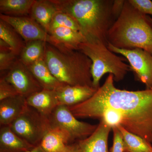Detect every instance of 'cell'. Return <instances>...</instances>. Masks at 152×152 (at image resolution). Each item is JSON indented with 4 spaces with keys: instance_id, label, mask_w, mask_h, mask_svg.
<instances>
[{
    "instance_id": "6da1fadb",
    "label": "cell",
    "mask_w": 152,
    "mask_h": 152,
    "mask_svg": "<svg viewBox=\"0 0 152 152\" xmlns=\"http://www.w3.org/2000/svg\"><path fill=\"white\" fill-rule=\"evenodd\" d=\"M110 74L92 97L69 107L77 118H92L106 108L116 111L123 118L121 126L152 144V89L129 91L117 88Z\"/></svg>"
},
{
    "instance_id": "7a4b0ae2",
    "label": "cell",
    "mask_w": 152,
    "mask_h": 152,
    "mask_svg": "<svg viewBox=\"0 0 152 152\" xmlns=\"http://www.w3.org/2000/svg\"><path fill=\"white\" fill-rule=\"evenodd\" d=\"M57 10L75 19L86 42L108 45L107 34L117 18L114 0H52Z\"/></svg>"
},
{
    "instance_id": "3957f363",
    "label": "cell",
    "mask_w": 152,
    "mask_h": 152,
    "mask_svg": "<svg viewBox=\"0 0 152 152\" xmlns=\"http://www.w3.org/2000/svg\"><path fill=\"white\" fill-rule=\"evenodd\" d=\"M107 40L118 48L141 49L152 54V24L147 15L125 0L121 12L109 30Z\"/></svg>"
},
{
    "instance_id": "277c9868",
    "label": "cell",
    "mask_w": 152,
    "mask_h": 152,
    "mask_svg": "<svg viewBox=\"0 0 152 152\" xmlns=\"http://www.w3.org/2000/svg\"><path fill=\"white\" fill-rule=\"evenodd\" d=\"M44 60L52 73L62 83L93 87L91 61L80 51L62 53L47 43Z\"/></svg>"
},
{
    "instance_id": "5b68a950",
    "label": "cell",
    "mask_w": 152,
    "mask_h": 152,
    "mask_svg": "<svg viewBox=\"0 0 152 152\" xmlns=\"http://www.w3.org/2000/svg\"><path fill=\"white\" fill-rule=\"evenodd\" d=\"M79 50L88 57L92 62L91 73L93 86L98 89L100 82L106 74L113 76L114 81L119 82L130 71L125 58L115 54L104 44L86 42L80 44Z\"/></svg>"
},
{
    "instance_id": "8992f818",
    "label": "cell",
    "mask_w": 152,
    "mask_h": 152,
    "mask_svg": "<svg viewBox=\"0 0 152 152\" xmlns=\"http://www.w3.org/2000/svg\"><path fill=\"white\" fill-rule=\"evenodd\" d=\"M9 126L18 135L35 147L39 145L51 128L48 117L28 105Z\"/></svg>"
},
{
    "instance_id": "52a82bcc",
    "label": "cell",
    "mask_w": 152,
    "mask_h": 152,
    "mask_svg": "<svg viewBox=\"0 0 152 152\" xmlns=\"http://www.w3.org/2000/svg\"><path fill=\"white\" fill-rule=\"evenodd\" d=\"M48 118L51 128H60L66 131L73 142L89 137L98 126V125L80 121L65 106H58Z\"/></svg>"
},
{
    "instance_id": "ba28073f",
    "label": "cell",
    "mask_w": 152,
    "mask_h": 152,
    "mask_svg": "<svg viewBox=\"0 0 152 152\" xmlns=\"http://www.w3.org/2000/svg\"><path fill=\"white\" fill-rule=\"evenodd\" d=\"M108 48L115 53L121 55L129 64L130 71L137 80L144 84L146 89H152V54L141 49L124 50L108 43Z\"/></svg>"
},
{
    "instance_id": "9c48e42d",
    "label": "cell",
    "mask_w": 152,
    "mask_h": 152,
    "mask_svg": "<svg viewBox=\"0 0 152 152\" xmlns=\"http://www.w3.org/2000/svg\"><path fill=\"white\" fill-rule=\"evenodd\" d=\"M2 77L13 86L19 95L26 98L43 89L28 67L19 58Z\"/></svg>"
},
{
    "instance_id": "30bf717a",
    "label": "cell",
    "mask_w": 152,
    "mask_h": 152,
    "mask_svg": "<svg viewBox=\"0 0 152 152\" xmlns=\"http://www.w3.org/2000/svg\"><path fill=\"white\" fill-rule=\"evenodd\" d=\"M0 19L10 25L26 43L34 40L47 42L48 34L31 16L14 17L0 14Z\"/></svg>"
},
{
    "instance_id": "8fae6325",
    "label": "cell",
    "mask_w": 152,
    "mask_h": 152,
    "mask_svg": "<svg viewBox=\"0 0 152 152\" xmlns=\"http://www.w3.org/2000/svg\"><path fill=\"white\" fill-rule=\"evenodd\" d=\"M48 34L47 43L62 53L79 50L80 44L86 42L80 32L69 28H57Z\"/></svg>"
},
{
    "instance_id": "7c38bea8",
    "label": "cell",
    "mask_w": 152,
    "mask_h": 152,
    "mask_svg": "<svg viewBox=\"0 0 152 152\" xmlns=\"http://www.w3.org/2000/svg\"><path fill=\"white\" fill-rule=\"evenodd\" d=\"M97 90L90 86L64 84L56 90V92L59 105L70 107L88 100L95 94Z\"/></svg>"
},
{
    "instance_id": "4fadbf2b",
    "label": "cell",
    "mask_w": 152,
    "mask_h": 152,
    "mask_svg": "<svg viewBox=\"0 0 152 152\" xmlns=\"http://www.w3.org/2000/svg\"><path fill=\"white\" fill-rule=\"evenodd\" d=\"M112 128L100 121L94 133L86 138L78 141L80 152H110L108 141Z\"/></svg>"
},
{
    "instance_id": "5bb4252c",
    "label": "cell",
    "mask_w": 152,
    "mask_h": 152,
    "mask_svg": "<svg viewBox=\"0 0 152 152\" xmlns=\"http://www.w3.org/2000/svg\"><path fill=\"white\" fill-rule=\"evenodd\" d=\"M26 100L28 106L48 118L59 105L54 91L42 89L30 95Z\"/></svg>"
},
{
    "instance_id": "9a60e30c",
    "label": "cell",
    "mask_w": 152,
    "mask_h": 152,
    "mask_svg": "<svg viewBox=\"0 0 152 152\" xmlns=\"http://www.w3.org/2000/svg\"><path fill=\"white\" fill-rule=\"evenodd\" d=\"M26 98L18 95L0 101L1 126H10L27 106Z\"/></svg>"
},
{
    "instance_id": "2e32d148",
    "label": "cell",
    "mask_w": 152,
    "mask_h": 152,
    "mask_svg": "<svg viewBox=\"0 0 152 152\" xmlns=\"http://www.w3.org/2000/svg\"><path fill=\"white\" fill-rule=\"evenodd\" d=\"M35 146L15 134L10 126L0 129V152H26Z\"/></svg>"
},
{
    "instance_id": "e0dca14e",
    "label": "cell",
    "mask_w": 152,
    "mask_h": 152,
    "mask_svg": "<svg viewBox=\"0 0 152 152\" xmlns=\"http://www.w3.org/2000/svg\"><path fill=\"white\" fill-rule=\"evenodd\" d=\"M72 143L71 136L66 131L60 128H50L39 145L46 152H58Z\"/></svg>"
},
{
    "instance_id": "ac0fdd59",
    "label": "cell",
    "mask_w": 152,
    "mask_h": 152,
    "mask_svg": "<svg viewBox=\"0 0 152 152\" xmlns=\"http://www.w3.org/2000/svg\"><path fill=\"white\" fill-rule=\"evenodd\" d=\"M43 89L56 91L64 83L53 75L44 59L28 66Z\"/></svg>"
},
{
    "instance_id": "d6986e66",
    "label": "cell",
    "mask_w": 152,
    "mask_h": 152,
    "mask_svg": "<svg viewBox=\"0 0 152 152\" xmlns=\"http://www.w3.org/2000/svg\"><path fill=\"white\" fill-rule=\"evenodd\" d=\"M58 11L52 0H35L30 15L37 22L48 34L49 27Z\"/></svg>"
},
{
    "instance_id": "ffe728a7",
    "label": "cell",
    "mask_w": 152,
    "mask_h": 152,
    "mask_svg": "<svg viewBox=\"0 0 152 152\" xmlns=\"http://www.w3.org/2000/svg\"><path fill=\"white\" fill-rule=\"evenodd\" d=\"M35 0H0V14L19 17L30 15Z\"/></svg>"
},
{
    "instance_id": "44dd1931",
    "label": "cell",
    "mask_w": 152,
    "mask_h": 152,
    "mask_svg": "<svg viewBox=\"0 0 152 152\" xmlns=\"http://www.w3.org/2000/svg\"><path fill=\"white\" fill-rule=\"evenodd\" d=\"M47 42L34 40L26 43V45L19 56V59L27 66L45 58Z\"/></svg>"
},
{
    "instance_id": "7402d4cb",
    "label": "cell",
    "mask_w": 152,
    "mask_h": 152,
    "mask_svg": "<svg viewBox=\"0 0 152 152\" xmlns=\"http://www.w3.org/2000/svg\"><path fill=\"white\" fill-rule=\"evenodd\" d=\"M122 136L124 152H152V146L140 136L128 132L121 125L117 126Z\"/></svg>"
},
{
    "instance_id": "603a6c76",
    "label": "cell",
    "mask_w": 152,
    "mask_h": 152,
    "mask_svg": "<svg viewBox=\"0 0 152 152\" xmlns=\"http://www.w3.org/2000/svg\"><path fill=\"white\" fill-rule=\"evenodd\" d=\"M0 39L7 44L12 50L18 57L26 45V42L21 36L10 25L1 19H0Z\"/></svg>"
},
{
    "instance_id": "cb8c5ba5",
    "label": "cell",
    "mask_w": 152,
    "mask_h": 152,
    "mask_svg": "<svg viewBox=\"0 0 152 152\" xmlns=\"http://www.w3.org/2000/svg\"><path fill=\"white\" fill-rule=\"evenodd\" d=\"M58 27L69 28L80 32V26L73 17L65 12L58 10L51 22L48 33Z\"/></svg>"
},
{
    "instance_id": "d4e9b609",
    "label": "cell",
    "mask_w": 152,
    "mask_h": 152,
    "mask_svg": "<svg viewBox=\"0 0 152 152\" xmlns=\"http://www.w3.org/2000/svg\"><path fill=\"white\" fill-rule=\"evenodd\" d=\"M18 58V56L12 50L10 46L0 39L1 72L8 71Z\"/></svg>"
},
{
    "instance_id": "484cf974",
    "label": "cell",
    "mask_w": 152,
    "mask_h": 152,
    "mask_svg": "<svg viewBox=\"0 0 152 152\" xmlns=\"http://www.w3.org/2000/svg\"><path fill=\"white\" fill-rule=\"evenodd\" d=\"M20 95L13 86L3 77L0 79V101Z\"/></svg>"
},
{
    "instance_id": "4316f807",
    "label": "cell",
    "mask_w": 152,
    "mask_h": 152,
    "mask_svg": "<svg viewBox=\"0 0 152 152\" xmlns=\"http://www.w3.org/2000/svg\"><path fill=\"white\" fill-rule=\"evenodd\" d=\"M138 10L145 15H152V1L150 0H129Z\"/></svg>"
},
{
    "instance_id": "83f0119b",
    "label": "cell",
    "mask_w": 152,
    "mask_h": 152,
    "mask_svg": "<svg viewBox=\"0 0 152 152\" xmlns=\"http://www.w3.org/2000/svg\"><path fill=\"white\" fill-rule=\"evenodd\" d=\"M112 131L113 133V142L110 152H124L122 136L120 131L117 127L113 128Z\"/></svg>"
},
{
    "instance_id": "f1b7e54d",
    "label": "cell",
    "mask_w": 152,
    "mask_h": 152,
    "mask_svg": "<svg viewBox=\"0 0 152 152\" xmlns=\"http://www.w3.org/2000/svg\"><path fill=\"white\" fill-rule=\"evenodd\" d=\"M125 0H114L113 10L116 18L118 17L122 11Z\"/></svg>"
},
{
    "instance_id": "f546056e",
    "label": "cell",
    "mask_w": 152,
    "mask_h": 152,
    "mask_svg": "<svg viewBox=\"0 0 152 152\" xmlns=\"http://www.w3.org/2000/svg\"><path fill=\"white\" fill-rule=\"evenodd\" d=\"M58 152H80L77 142L72 143L66 146L63 150Z\"/></svg>"
},
{
    "instance_id": "4dcf8cb0",
    "label": "cell",
    "mask_w": 152,
    "mask_h": 152,
    "mask_svg": "<svg viewBox=\"0 0 152 152\" xmlns=\"http://www.w3.org/2000/svg\"><path fill=\"white\" fill-rule=\"evenodd\" d=\"M26 152H46L43 149L40 145L35 147L32 149Z\"/></svg>"
},
{
    "instance_id": "1f68e13d",
    "label": "cell",
    "mask_w": 152,
    "mask_h": 152,
    "mask_svg": "<svg viewBox=\"0 0 152 152\" xmlns=\"http://www.w3.org/2000/svg\"><path fill=\"white\" fill-rule=\"evenodd\" d=\"M148 18L150 22H151L152 24V18H151V17L149 16H148Z\"/></svg>"
}]
</instances>
